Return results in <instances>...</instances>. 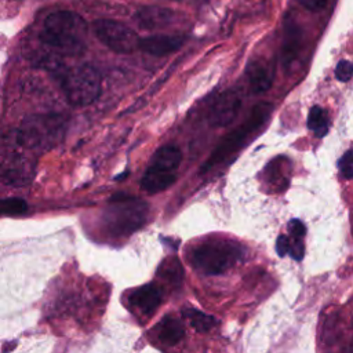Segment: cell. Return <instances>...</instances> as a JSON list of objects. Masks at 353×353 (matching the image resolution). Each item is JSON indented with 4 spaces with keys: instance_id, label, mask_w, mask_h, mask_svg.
I'll return each instance as SVG.
<instances>
[{
    "instance_id": "11",
    "label": "cell",
    "mask_w": 353,
    "mask_h": 353,
    "mask_svg": "<svg viewBox=\"0 0 353 353\" xmlns=\"http://www.w3.org/2000/svg\"><path fill=\"white\" fill-rule=\"evenodd\" d=\"M134 19L139 28L146 30H154L171 25L175 21V12L165 7L146 6L135 12Z\"/></svg>"
},
{
    "instance_id": "5",
    "label": "cell",
    "mask_w": 353,
    "mask_h": 353,
    "mask_svg": "<svg viewBox=\"0 0 353 353\" xmlns=\"http://www.w3.org/2000/svg\"><path fill=\"white\" fill-rule=\"evenodd\" d=\"M243 247L230 240H210L197 244L189 254L192 268L203 274L215 276L230 270L243 259Z\"/></svg>"
},
{
    "instance_id": "25",
    "label": "cell",
    "mask_w": 353,
    "mask_h": 353,
    "mask_svg": "<svg viewBox=\"0 0 353 353\" xmlns=\"http://www.w3.org/2000/svg\"><path fill=\"white\" fill-rule=\"evenodd\" d=\"M303 252H305V247H303L302 239H294V241L291 243L290 255H291L295 261H301V259L303 258Z\"/></svg>"
},
{
    "instance_id": "27",
    "label": "cell",
    "mask_w": 353,
    "mask_h": 353,
    "mask_svg": "<svg viewBox=\"0 0 353 353\" xmlns=\"http://www.w3.org/2000/svg\"><path fill=\"white\" fill-rule=\"evenodd\" d=\"M349 350H353V342H352V345L349 346Z\"/></svg>"
},
{
    "instance_id": "18",
    "label": "cell",
    "mask_w": 353,
    "mask_h": 353,
    "mask_svg": "<svg viewBox=\"0 0 353 353\" xmlns=\"http://www.w3.org/2000/svg\"><path fill=\"white\" fill-rule=\"evenodd\" d=\"M284 160H285L284 157H277L266 165L265 175H266V182L270 186H276V188L283 189L284 186L288 185V179H287L285 174H283V168L285 165V164H283Z\"/></svg>"
},
{
    "instance_id": "6",
    "label": "cell",
    "mask_w": 353,
    "mask_h": 353,
    "mask_svg": "<svg viewBox=\"0 0 353 353\" xmlns=\"http://www.w3.org/2000/svg\"><path fill=\"white\" fill-rule=\"evenodd\" d=\"M65 119L59 114H33L25 119L15 134L17 143L33 152H46L59 142Z\"/></svg>"
},
{
    "instance_id": "28",
    "label": "cell",
    "mask_w": 353,
    "mask_h": 353,
    "mask_svg": "<svg viewBox=\"0 0 353 353\" xmlns=\"http://www.w3.org/2000/svg\"><path fill=\"white\" fill-rule=\"evenodd\" d=\"M171 1H181V0H171Z\"/></svg>"
},
{
    "instance_id": "19",
    "label": "cell",
    "mask_w": 353,
    "mask_h": 353,
    "mask_svg": "<svg viewBox=\"0 0 353 353\" xmlns=\"http://www.w3.org/2000/svg\"><path fill=\"white\" fill-rule=\"evenodd\" d=\"M159 276L165 281L171 283L172 285H178L182 281V276H183L181 262L174 256L165 259L159 268Z\"/></svg>"
},
{
    "instance_id": "2",
    "label": "cell",
    "mask_w": 353,
    "mask_h": 353,
    "mask_svg": "<svg viewBox=\"0 0 353 353\" xmlns=\"http://www.w3.org/2000/svg\"><path fill=\"white\" fill-rule=\"evenodd\" d=\"M46 66L55 73L61 88L72 106L91 105L101 95V76L91 65L65 68L57 59H48Z\"/></svg>"
},
{
    "instance_id": "20",
    "label": "cell",
    "mask_w": 353,
    "mask_h": 353,
    "mask_svg": "<svg viewBox=\"0 0 353 353\" xmlns=\"http://www.w3.org/2000/svg\"><path fill=\"white\" fill-rule=\"evenodd\" d=\"M28 210V204L23 199L8 197L1 201V212L4 215H19Z\"/></svg>"
},
{
    "instance_id": "10",
    "label": "cell",
    "mask_w": 353,
    "mask_h": 353,
    "mask_svg": "<svg viewBox=\"0 0 353 353\" xmlns=\"http://www.w3.org/2000/svg\"><path fill=\"white\" fill-rule=\"evenodd\" d=\"M164 296V291L160 285L154 283L145 284L142 287L135 288L130 296V305L137 309L143 316H150L156 312V309L161 305Z\"/></svg>"
},
{
    "instance_id": "3",
    "label": "cell",
    "mask_w": 353,
    "mask_h": 353,
    "mask_svg": "<svg viewBox=\"0 0 353 353\" xmlns=\"http://www.w3.org/2000/svg\"><path fill=\"white\" fill-rule=\"evenodd\" d=\"M148 212L146 201L128 194H114L103 210L102 223L113 237L128 236L145 223Z\"/></svg>"
},
{
    "instance_id": "12",
    "label": "cell",
    "mask_w": 353,
    "mask_h": 353,
    "mask_svg": "<svg viewBox=\"0 0 353 353\" xmlns=\"http://www.w3.org/2000/svg\"><path fill=\"white\" fill-rule=\"evenodd\" d=\"M185 43L182 36L176 34H154L141 39L139 48L154 57H164L179 50Z\"/></svg>"
},
{
    "instance_id": "22",
    "label": "cell",
    "mask_w": 353,
    "mask_h": 353,
    "mask_svg": "<svg viewBox=\"0 0 353 353\" xmlns=\"http://www.w3.org/2000/svg\"><path fill=\"white\" fill-rule=\"evenodd\" d=\"M352 76H353V65L346 59L339 61L335 68V77L339 81H347L350 80Z\"/></svg>"
},
{
    "instance_id": "7",
    "label": "cell",
    "mask_w": 353,
    "mask_h": 353,
    "mask_svg": "<svg viewBox=\"0 0 353 353\" xmlns=\"http://www.w3.org/2000/svg\"><path fill=\"white\" fill-rule=\"evenodd\" d=\"M181 161L182 153L176 146H161L153 153L143 172L141 188L149 194H154L168 189L176 181Z\"/></svg>"
},
{
    "instance_id": "4",
    "label": "cell",
    "mask_w": 353,
    "mask_h": 353,
    "mask_svg": "<svg viewBox=\"0 0 353 353\" xmlns=\"http://www.w3.org/2000/svg\"><path fill=\"white\" fill-rule=\"evenodd\" d=\"M272 110H273V106L269 102H261L256 106H254L251 113L247 116V119L221 139L218 146L211 152L208 159L203 163L200 168V174L208 172L214 167L228 160L232 154H234L254 135V132L258 131L265 124Z\"/></svg>"
},
{
    "instance_id": "21",
    "label": "cell",
    "mask_w": 353,
    "mask_h": 353,
    "mask_svg": "<svg viewBox=\"0 0 353 353\" xmlns=\"http://www.w3.org/2000/svg\"><path fill=\"white\" fill-rule=\"evenodd\" d=\"M338 167L343 178L346 179L353 178V149L345 152V154L338 161Z\"/></svg>"
},
{
    "instance_id": "9",
    "label": "cell",
    "mask_w": 353,
    "mask_h": 353,
    "mask_svg": "<svg viewBox=\"0 0 353 353\" xmlns=\"http://www.w3.org/2000/svg\"><path fill=\"white\" fill-rule=\"evenodd\" d=\"M240 108V95L233 90H228L214 101L210 109V123L215 127H225L234 120Z\"/></svg>"
},
{
    "instance_id": "16",
    "label": "cell",
    "mask_w": 353,
    "mask_h": 353,
    "mask_svg": "<svg viewBox=\"0 0 353 353\" xmlns=\"http://www.w3.org/2000/svg\"><path fill=\"white\" fill-rule=\"evenodd\" d=\"M182 314L188 320L190 327L193 330H196L197 332H207L216 325L215 317H212L201 310H197L194 307H183Z\"/></svg>"
},
{
    "instance_id": "26",
    "label": "cell",
    "mask_w": 353,
    "mask_h": 353,
    "mask_svg": "<svg viewBox=\"0 0 353 353\" xmlns=\"http://www.w3.org/2000/svg\"><path fill=\"white\" fill-rule=\"evenodd\" d=\"M299 3L309 11H320L327 6L328 0H299Z\"/></svg>"
},
{
    "instance_id": "17",
    "label": "cell",
    "mask_w": 353,
    "mask_h": 353,
    "mask_svg": "<svg viewBox=\"0 0 353 353\" xmlns=\"http://www.w3.org/2000/svg\"><path fill=\"white\" fill-rule=\"evenodd\" d=\"M307 128L314 132L316 137L323 138L330 128L327 113L320 106H313L307 114Z\"/></svg>"
},
{
    "instance_id": "24",
    "label": "cell",
    "mask_w": 353,
    "mask_h": 353,
    "mask_svg": "<svg viewBox=\"0 0 353 353\" xmlns=\"http://www.w3.org/2000/svg\"><path fill=\"white\" fill-rule=\"evenodd\" d=\"M291 248V241L285 234H280L276 240V251L280 256H284L285 254H290Z\"/></svg>"
},
{
    "instance_id": "1",
    "label": "cell",
    "mask_w": 353,
    "mask_h": 353,
    "mask_svg": "<svg viewBox=\"0 0 353 353\" xmlns=\"http://www.w3.org/2000/svg\"><path fill=\"white\" fill-rule=\"evenodd\" d=\"M85 21L73 11L50 14L40 32V40L58 54L76 57L85 51Z\"/></svg>"
},
{
    "instance_id": "13",
    "label": "cell",
    "mask_w": 353,
    "mask_h": 353,
    "mask_svg": "<svg viewBox=\"0 0 353 353\" xmlns=\"http://www.w3.org/2000/svg\"><path fill=\"white\" fill-rule=\"evenodd\" d=\"M152 331L154 332L156 339L165 346H174L185 336V327L182 321L171 314L164 316Z\"/></svg>"
},
{
    "instance_id": "15",
    "label": "cell",
    "mask_w": 353,
    "mask_h": 353,
    "mask_svg": "<svg viewBox=\"0 0 353 353\" xmlns=\"http://www.w3.org/2000/svg\"><path fill=\"white\" fill-rule=\"evenodd\" d=\"M301 44H302V32L295 23L290 22L285 26V34H284L283 48H281V61L284 68H290V65L296 59L301 51Z\"/></svg>"
},
{
    "instance_id": "8",
    "label": "cell",
    "mask_w": 353,
    "mask_h": 353,
    "mask_svg": "<svg viewBox=\"0 0 353 353\" xmlns=\"http://www.w3.org/2000/svg\"><path fill=\"white\" fill-rule=\"evenodd\" d=\"M92 30L98 40L117 54H131L139 48L141 39L130 26L114 19H97Z\"/></svg>"
},
{
    "instance_id": "23",
    "label": "cell",
    "mask_w": 353,
    "mask_h": 353,
    "mask_svg": "<svg viewBox=\"0 0 353 353\" xmlns=\"http://www.w3.org/2000/svg\"><path fill=\"white\" fill-rule=\"evenodd\" d=\"M288 230L294 239H302L305 236V225L299 219H292L288 223Z\"/></svg>"
},
{
    "instance_id": "14",
    "label": "cell",
    "mask_w": 353,
    "mask_h": 353,
    "mask_svg": "<svg viewBox=\"0 0 353 353\" xmlns=\"http://www.w3.org/2000/svg\"><path fill=\"white\" fill-rule=\"evenodd\" d=\"M247 79L252 92L262 94L273 83V68L265 61H252L247 66Z\"/></svg>"
}]
</instances>
